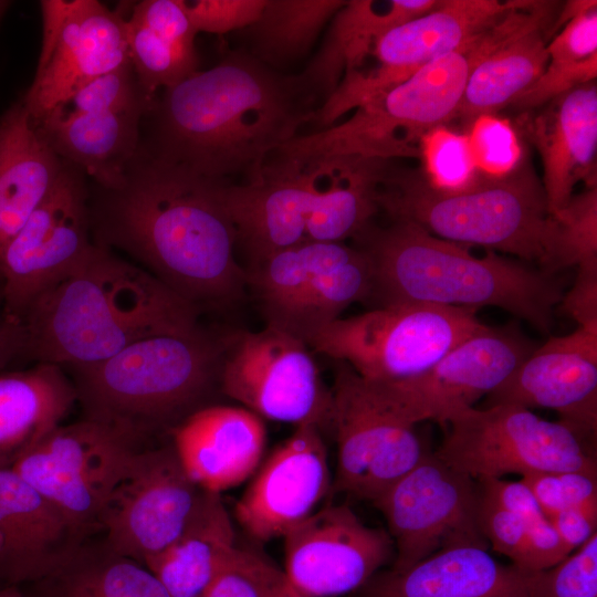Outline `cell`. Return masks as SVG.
Instances as JSON below:
<instances>
[{"label":"cell","instance_id":"obj_15","mask_svg":"<svg viewBox=\"0 0 597 597\" xmlns=\"http://www.w3.org/2000/svg\"><path fill=\"white\" fill-rule=\"evenodd\" d=\"M517 0H442L431 11L378 36L370 50L377 65L346 74L320 109L339 117L401 83L433 60L459 49L512 10Z\"/></svg>","mask_w":597,"mask_h":597},{"label":"cell","instance_id":"obj_57","mask_svg":"<svg viewBox=\"0 0 597 597\" xmlns=\"http://www.w3.org/2000/svg\"><path fill=\"white\" fill-rule=\"evenodd\" d=\"M295 597H302V596L297 594Z\"/></svg>","mask_w":597,"mask_h":597},{"label":"cell","instance_id":"obj_20","mask_svg":"<svg viewBox=\"0 0 597 597\" xmlns=\"http://www.w3.org/2000/svg\"><path fill=\"white\" fill-rule=\"evenodd\" d=\"M332 486L322 430L302 425L255 471L235 502L234 515L255 541L284 537L316 511Z\"/></svg>","mask_w":597,"mask_h":597},{"label":"cell","instance_id":"obj_24","mask_svg":"<svg viewBox=\"0 0 597 597\" xmlns=\"http://www.w3.org/2000/svg\"><path fill=\"white\" fill-rule=\"evenodd\" d=\"M87 538L13 468L0 469V586L46 577Z\"/></svg>","mask_w":597,"mask_h":597},{"label":"cell","instance_id":"obj_35","mask_svg":"<svg viewBox=\"0 0 597 597\" xmlns=\"http://www.w3.org/2000/svg\"><path fill=\"white\" fill-rule=\"evenodd\" d=\"M30 585V597H171L145 565L104 540L87 538L54 572Z\"/></svg>","mask_w":597,"mask_h":597},{"label":"cell","instance_id":"obj_4","mask_svg":"<svg viewBox=\"0 0 597 597\" xmlns=\"http://www.w3.org/2000/svg\"><path fill=\"white\" fill-rule=\"evenodd\" d=\"M371 224L356 240L369 259L371 296L379 306L428 303L478 310L500 307L541 332L553 322L563 283L542 269L494 252L472 254L407 221Z\"/></svg>","mask_w":597,"mask_h":597},{"label":"cell","instance_id":"obj_5","mask_svg":"<svg viewBox=\"0 0 597 597\" xmlns=\"http://www.w3.org/2000/svg\"><path fill=\"white\" fill-rule=\"evenodd\" d=\"M536 23L530 8L516 6L455 51L426 64L407 80L355 108L347 121L297 135L274 153L300 159L418 158L421 137L454 119L473 67L494 49Z\"/></svg>","mask_w":597,"mask_h":597},{"label":"cell","instance_id":"obj_38","mask_svg":"<svg viewBox=\"0 0 597 597\" xmlns=\"http://www.w3.org/2000/svg\"><path fill=\"white\" fill-rule=\"evenodd\" d=\"M128 56L145 95L176 86L198 71L196 50L181 48L129 15L125 19Z\"/></svg>","mask_w":597,"mask_h":597},{"label":"cell","instance_id":"obj_40","mask_svg":"<svg viewBox=\"0 0 597 597\" xmlns=\"http://www.w3.org/2000/svg\"><path fill=\"white\" fill-rule=\"evenodd\" d=\"M296 595L284 570L262 554L235 545L202 597H295Z\"/></svg>","mask_w":597,"mask_h":597},{"label":"cell","instance_id":"obj_17","mask_svg":"<svg viewBox=\"0 0 597 597\" xmlns=\"http://www.w3.org/2000/svg\"><path fill=\"white\" fill-rule=\"evenodd\" d=\"M332 432L337 464L332 492L374 502L425 453L415 426L381 405L344 362H335Z\"/></svg>","mask_w":597,"mask_h":597},{"label":"cell","instance_id":"obj_51","mask_svg":"<svg viewBox=\"0 0 597 597\" xmlns=\"http://www.w3.org/2000/svg\"><path fill=\"white\" fill-rule=\"evenodd\" d=\"M548 519L572 553L597 533V514L579 509L566 507Z\"/></svg>","mask_w":597,"mask_h":597},{"label":"cell","instance_id":"obj_56","mask_svg":"<svg viewBox=\"0 0 597 597\" xmlns=\"http://www.w3.org/2000/svg\"><path fill=\"white\" fill-rule=\"evenodd\" d=\"M11 4L10 1H4V0H0V21L1 19L3 18L7 9L9 8V6Z\"/></svg>","mask_w":597,"mask_h":597},{"label":"cell","instance_id":"obj_27","mask_svg":"<svg viewBox=\"0 0 597 597\" xmlns=\"http://www.w3.org/2000/svg\"><path fill=\"white\" fill-rule=\"evenodd\" d=\"M146 112L75 114L53 111L39 132L66 164L91 177L101 189L121 186L140 150L139 124Z\"/></svg>","mask_w":597,"mask_h":597},{"label":"cell","instance_id":"obj_22","mask_svg":"<svg viewBox=\"0 0 597 597\" xmlns=\"http://www.w3.org/2000/svg\"><path fill=\"white\" fill-rule=\"evenodd\" d=\"M556 411L559 422L590 444L597 433V331L577 327L536 347L488 395L486 406Z\"/></svg>","mask_w":597,"mask_h":597},{"label":"cell","instance_id":"obj_12","mask_svg":"<svg viewBox=\"0 0 597 597\" xmlns=\"http://www.w3.org/2000/svg\"><path fill=\"white\" fill-rule=\"evenodd\" d=\"M91 233L85 175L64 163L48 197L0 249L4 312L13 324L82 262Z\"/></svg>","mask_w":597,"mask_h":597},{"label":"cell","instance_id":"obj_9","mask_svg":"<svg viewBox=\"0 0 597 597\" xmlns=\"http://www.w3.org/2000/svg\"><path fill=\"white\" fill-rule=\"evenodd\" d=\"M434 454L475 481L535 472L597 474L596 448L559 421L516 405L453 415Z\"/></svg>","mask_w":597,"mask_h":597},{"label":"cell","instance_id":"obj_49","mask_svg":"<svg viewBox=\"0 0 597 597\" xmlns=\"http://www.w3.org/2000/svg\"><path fill=\"white\" fill-rule=\"evenodd\" d=\"M559 303L578 327L597 331V266L577 268L575 282Z\"/></svg>","mask_w":597,"mask_h":597},{"label":"cell","instance_id":"obj_21","mask_svg":"<svg viewBox=\"0 0 597 597\" xmlns=\"http://www.w3.org/2000/svg\"><path fill=\"white\" fill-rule=\"evenodd\" d=\"M317 160L273 153L256 181L221 186L235 247L244 252L248 268L308 241L306 221L317 189Z\"/></svg>","mask_w":597,"mask_h":597},{"label":"cell","instance_id":"obj_48","mask_svg":"<svg viewBox=\"0 0 597 597\" xmlns=\"http://www.w3.org/2000/svg\"><path fill=\"white\" fill-rule=\"evenodd\" d=\"M526 562L524 570L535 573L548 569L572 552L565 546L548 517L525 526Z\"/></svg>","mask_w":597,"mask_h":597},{"label":"cell","instance_id":"obj_32","mask_svg":"<svg viewBox=\"0 0 597 597\" xmlns=\"http://www.w3.org/2000/svg\"><path fill=\"white\" fill-rule=\"evenodd\" d=\"M234 546V527L221 494L203 490L180 535L146 567L171 597H202Z\"/></svg>","mask_w":597,"mask_h":597},{"label":"cell","instance_id":"obj_3","mask_svg":"<svg viewBox=\"0 0 597 597\" xmlns=\"http://www.w3.org/2000/svg\"><path fill=\"white\" fill-rule=\"evenodd\" d=\"M200 310L149 272L93 245L25 313L21 357L60 367L105 360L150 336L190 334Z\"/></svg>","mask_w":597,"mask_h":597},{"label":"cell","instance_id":"obj_26","mask_svg":"<svg viewBox=\"0 0 597 597\" xmlns=\"http://www.w3.org/2000/svg\"><path fill=\"white\" fill-rule=\"evenodd\" d=\"M530 574L485 548L461 546L404 572L376 573L359 590L360 597H528Z\"/></svg>","mask_w":597,"mask_h":597},{"label":"cell","instance_id":"obj_53","mask_svg":"<svg viewBox=\"0 0 597 597\" xmlns=\"http://www.w3.org/2000/svg\"><path fill=\"white\" fill-rule=\"evenodd\" d=\"M547 517L567 507L559 472H535L521 478Z\"/></svg>","mask_w":597,"mask_h":597},{"label":"cell","instance_id":"obj_43","mask_svg":"<svg viewBox=\"0 0 597 597\" xmlns=\"http://www.w3.org/2000/svg\"><path fill=\"white\" fill-rule=\"evenodd\" d=\"M155 102L143 92L129 60L95 77L53 111L97 114L140 109L148 113Z\"/></svg>","mask_w":597,"mask_h":597},{"label":"cell","instance_id":"obj_55","mask_svg":"<svg viewBox=\"0 0 597 597\" xmlns=\"http://www.w3.org/2000/svg\"><path fill=\"white\" fill-rule=\"evenodd\" d=\"M0 597H30L20 586H0Z\"/></svg>","mask_w":597,"mask_h":597},{"label":"cell","instance_id":"obj_52","mask_svg":"<svg viewBox=\"0 0 597 597\" xmlns=\"http://www.w3.org/2000/svg\"><path fill=\"white\" fill-rule=\"evenodd\" d=\"M567 507L597 514V474L584 471L559 472Z\"/></svg>","mask_w":597,"mask_h":597},{"label":"cell","instance_id":"obj_19","mask_svg":"<svg viewBox=\"0 0 597 597\" xmlns=\"http://www.w3.org/2000/svg\"><path fill=\"white\" fill-rule=\"evenodd\" d=\"M283 538L284 573L302 597L360 589L395 555L386 530L366 525L343 504L316 510Z\"/></svg>","mask_w":597,"mask_h":597},{"label":"cell","instance_id":"obj_25","mask_svg":"<svg viewBox=\"0 0 597 597\" xmlns=\"http://www.w3.org/2000/svg\"><path fill=\"white\" fill-rule=\"evenodd\" d=\"M170 436L189 478L202 490L216 493L251 476L266 443L262 418L243 407L223 405L196 410Z\"/></svg>","mask_w":597,"mask_h":597},{"label":"cell","instance_id":"obj_16","mask_svg":"<svg viewBox=\"0 0 597 597\" xmlns=\"http://www.w3.org/2000/svg\"><path fill=\"white\" fill-rule=\"evenodd\" d=\"M202 492L171 444L142 448L112 489L100 531L113 551L146 566L180 535Z\"/></svg>","mask_w":597,"mask_h":597},{"label":"cell","instance_id":"obj_18","mask_svg":"<svg viewBox=\"0 0 597 597\" xmlns=\"http://www.w3.org/2000/svg\"><path fill=\"white\" fill-rule=\"evenodd\" d=\"M43 40L21 100L34 124L82 86L129 61L125 17L96 0H43Z\"/></svg>","mask_w":597,"mask_h":597},{"label":"cell","instance_id":"obj_45","mask_svg":"<svg viewBox=\"0 0 597 597\" xmlns=\"http://www.w3.org/2000/svg\"><path fill=\"white\" fill-rule=\"evenodd\" d=\"M479 489V524L483 536L494 551L506 556L513 565L524 570L526 533L523 522L501 506L480 485Z\"/></svg>","mask_w":597,"mask_h":597},{"label":"cell","instance_id":"obj_46","mask_svg":"<svg viewBox=\"0 0 597 597\" xmlns=\"http://www.w3.org/2000/svg\"><path fill=\"white\" fill-rule=\"evenodd\" d=\"M266 0H182L196 32L224 34L243 30L260 17Z\"/></svg>","mask_w":597,"mask_h":597},{"label":"cell","instance_id":"obj_54","mask_svg":"<svg viewBox=\"0 0 597 597\" xmlns=\"http://www.w3.org/2000/svg\"><path fill=\"white\" fill-rule=\"evenodd\" d=\"M21 327L13 324L6 315L0 283V371L14 359L21 358Z\"/></svg>","mask_w":597,"mask_h":597},{"label":"cell","instance_id":"obj_23","mask_svg":"<svg viewBox=\"0 0 597 597\" xmlns=\"http://www.w3.org/2000/svg\"><path fill=\"white\" fill-rule=\"evenodd\" d=\"M541 107L521 114L516 127L541 155L542 186L553 214L566 206L578 182H585L586 188L597 187L596 81Z\"/></svg>","mask_w":597,"mask_h":597},{"label":"cell","instance_id":"obj_33","mask_svg":"<svg viewBox=\"0 0 597 597\" xmlns=\"http://www.w3.org/2000/svg\"><path fill=\"white\" fill-rule=\"evenodd\" d=\"M371 290V265L366 253L358 247L336 242L329 256L269 326L307 345L321 329L341 318L349 305L369 298Z\"/></svg>","mask_w":597,"mask_h":597},{"label":"cell","instance_id":"obj_8","mask_svg":"<svg viewBox=\"0 0 597 597\" xmlns=\"http://www.w3.org/2000/svg\"><path fill=\"white\" fill-rule=\"evenodd\" d=\"M476 310L428 303L379 306L338 318L308 347L347 364L369 385L413 378L483 326Z\"/></svg>","mask_w":597,"mask_h":597},{"label":"cell","instance_id":"obj_28","mask_svg":"<svg viewBox=\"0 0 597 597\" xmlns=\"http://www.w3.org/2000/svg\"><path fill=\"white\" fill-rule=\"evenodd\" d=\"M63 166L21 101L6 111L0 117V249L48 197Z\"/></svg>","mask_w":597,"mask_h":597},{"label":"cell","instance_id":"obj_11","mask_svg":"<svg viewBox=\"0 0 597 597\" xmlns=\"http://www.w3.org/2000/svg\"><path fill=\"white\" fill-rule=\"evenodd\" d=\"M142 443L122 430L82 419L60 425L12 468L90 537L104 504Z\"/></svg>","mask_w":597,"mask_h":597},{"label":"cell","instance_id":"obj_34","mask_svg":"<svg viewBox=\"0 0 597 597\" xmlns=\"http://www.w3.org/2000/svg\"><path fill=\"white\" fill-rule=\"evenodd\" d=\"M554 25L538 27L494 49L471 71L454 119L464 126L512 104L543 74Z\"/></svg>","mask_w":597,"mask_h":597},{"label":"cell","instance_id":"obj_2","mask_svg":"<svg viewBox=\"0 0 597 597\" xmlns=\"http://www.w3.org/2000/svg\"><path fill=\"white\" fill-rule=\"evenodd\" d=\"M320 106L301 73L283 74L233 51L163 91L150 109L147 151L223 186L254 182L268 158L300 135Z\"/></svg>","mask_w":597,"mask_h":597},{"label":"cell","instance_id":"obj_13","mask_svg":"<svg viewBox=\"0 0 597 597\" xmlns=\"http://www.w3.org/2000/svg\"><path fill=\"white\" fill-rule=\"evenodd\" d=\"M475 480L427 451L420 462L371 502L395 547L391 566L404 572L444 549L489 543L479 524Z\"/></svg>","mask_w":597,"mask_h":597},{"label":"cell","instance_id":"obj_41","mask_svg":"<svg viewBox=\"0 0 597 597\" xmlns=\"http://www.w3.org/2000/svg\"><path fill=\"white\" fill-rule=\"evenodd\" d=\"M552 217L556 224L554 271L597 266V187L574 195Z\"/></svg>","mask_w":597,"mask_h":597},{"label":"cell","instance_id":"obj_6","mask_svg":"<svg viewBox=\"0 0 597 597\" xmlns=\"http://www.w3.org/2000/svg\"><path fill=\"white\" fill-rule=\"evenodd\" d=\"M222 338L190 334L140 339L96 364L71 368L84 418L124 431L143 444L208 406L219 388Z\"/></svg>","mask_w":597,"mask_h":597},{"label":"cell","instance_id":"obj_29","mask_svg":"<svg viewBox=\"0 0 597 597\" xmlns=\"http://www.w3.org/2000/svg\"><path fill=\"white\" fill-rule=\"evenodd\" d=\"M75 401V386L57 365L0 371V469L12 468L62 425Z\"/></svg>","mask_w":597,"mask_h":597},{"label":"cell","instance_id":"obj_7","mask_svg":"<svg viewBox=\"0 0 597 597\" xmlns=\"http://www.w3.org/2000/svg\"><path fill=\"white\" fill-rule=\"evenodd\" d=\"M377 202L392 220L411 222L454 243L502 251L555 273L556 224L543 186L526 164L506 178H483L458 195L437 192L420 171L389 165Z\"/></svg>","mask_w":597,"mask_h":597},{"label":"cell","instance_id":"obj_31","mask_svg":"<svg viewBox=\"0 0 597 597\" xmlns=\"http://www.w3.org/2000/svg\"><path fill=\"white\" fill-rule=\"evenodd\" d=\"M316 160L317 189L306 221L307 240L356 239L379 210L378 189L390 160L356 156Z\"/></svg>","mask_w":597,"mask_h":597},{"label":"cell","instance_id":"obj_36","mask_svg":"<svg viewBox=\"0 0 597 597\" xmlns=\"http://www.w3.org/2000/svg\"><path fill=\"white\" fill-rule=\"evenodd\" d=\"M344 0H266L258 18L241 30L251 56L280 71L303 57Z\"/></svg>","mask_w":597,"mask_h":597},{"label":"cell","instance_id":"obj_1","mask_svg":"<svg viewBox=\"0 0 597 597\" xmlns=\"http://www.w3.org/2000/svg\"><path fill=\"white\" fill-rule=\"evenodd\" d=\"M221 186L139 150L123 184L90 207L94 243L125 252L199 310L228 306L248 286Z\"/></svg>","mask_w":597,"mask_h":597},{"label":"cell","instance_id":"obj_44","mask_svg":"<svg viewBox=\"0 0 597 597\" xmlns=\"http://www.w3.org/2000/svg\"><path fill=\"white\" fill-rule=\"evenodd\" d=\"M528 597H597V533L555 566L531 573Z\"/></svg>","mask_w":597,"mask_h":597},{"label":"cell","instance_id":"obj_42","mask_svg":"<svg viewBox=\"0 0 597 597\" xmlns=\"http://www.w3.org/2000/svg\"><path fill=\"white\" fill-rule=\"evenodd\" d=\"M465 127L476 168L483 178H506L526 164L522 135L510 119L485 114Z\"/></svg>","mask_w":597,"mask_h":597},{"label":"cell","instance_id":"obj_14","mask_svg":"<svg viewBox=\"0 0 597 597\" xmlns=\"http://www.w3.org/2000/svg\"><path fill=\"white\" fill-rule=\"evenodd\" d=\"M536 345L515 325H484L420 375L389 385L365 383L402 421L444 425L501 386Z\"/></svg>","mask_w":597,"mask_h":597},{"label":"cell","instance_id":"obj_50","mask_svg":"<svg viewBox=\"0 0 597 597\" xmlns=\"http://www.w3.org/2000/svg\"><path fill=\"white\" fill-rule=\"evenodd\" d=\"M476 482L501 506L515 514L523 522L524 526L547 517L532 491L521 479L519 481H511L500 478Z\"/></svg>","mask_w":597,"mask_h":597},{"label":"cell","instance_id":"obj_37","mask_svg":"<svg viewBox=\"0 0 597 597\" xmlns=\"http://www.w3.org/2000/svg\"><path fill=\"white\" fill-rule=\"evenodd\" d=\"M547 43V64L540 78L511 105L536 109L597 77V2L582 0L577 11Z\"/></svg>","mask_w":597,"mask_h":597},{"label":"cell","instance_id":"obj_39","mask_svg":"<svg viewBox=\"0 0 597 597\" xmlns=\"http://www.w3.org/2000/svg\"><path fill=\"white\" fill-rule=\"evenodd\" d=\"M420 174L428 186L443 195H458L475 188L483 179L480 175L464 132L448 125L425 134L418 147Z\"/></svg>","mask_w":597,"mask_h":597},{"label":"cell","instance_id":"obj_30","mask_svg":"<svg viewBox=\"0 0 597 597\" xmlns=\"http://www.w3.org/2000/svg\"><path fill=\"white\" fill-rule=\"evenodd\" d=\"M441 0H349L331 20L327 35L301 73L321 101L332 95L342 78L369 56L375 40L386 31L420 17Z\"/></svg>","mask_w":597,"mask_h":597},{"label":"cell","instance_id":"obj_47","mask_svg":"<svg viewBox=\"0 0 597 597\" xmlns=\"http://www.w3.org/2000/svg\"><path fill=\"white\" fill-rule=\"evenodd\" d=\"M130 15L140 23L187 50H196L197 35L182 0H143L137 2Z\"/></svg>","mask_w":597,"mask_h":597},{"label":"cell","instance_id":"obj_10","mask_svg":"<svg viewBox=\"0 0 597 597\" xmlns=\"http://www.w3.org/2000/svg\"><path fill=\"white\" fill-rule=\"evenodd\" d=\"M310 347L276 327L222 337L220 391L260 418L332 431L333 394Z\"/></svg>","mask_w":597,"mask_h":597}]
</instances>
